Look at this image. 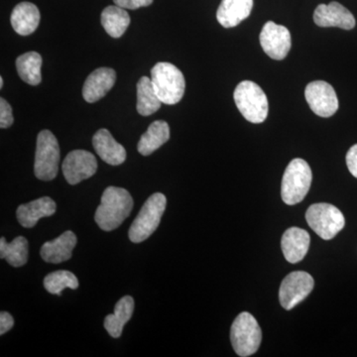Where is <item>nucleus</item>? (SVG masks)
<instances>
[{
  "label": "nucleus",
  "mask_w": 357,
  "mask_h": 357,
  "mask_svg": "<svg viewBox=\"0 0 357 357\" xmlns=\"http://www.w3.org/2000/svg\"><path fill=\"white\" fill-rule=\"evenodd\" d=\"M133 199L128 190L110 185L105 190L96 208L95 220L100 229L112 231L119 229L130 215Z\"/></svg>",
  "instance_id": "f257e3e1"
},
{
  "label": "nucleus",
  "mask_w": 357,
  "mask_h": 357,
  "mask_svg": "<svg viewBox=\"0 0 357 357\" xmlns=\"http://www.w3.org/2000/svg\"><path fill=\"white\" fill-rule=\"evenodd\" d=\"M151 81L157 96L164 105H174L184 96V75L171 63H158L152 68Z\"/></svg>",
  "instance_id": "f03ea898"
},
{
  "label": "nucleus",
  "mask_w": 357,
  "mask_h": 357,
  "mask_svg": "<svg viewBox=\"0 0 357 357\" xmlns=\"http://www.w3.org/2000/svg\"><path fill=\"white\" fill-rule=\"evenodd\" d=\"M166 206V197L161 192H155L147 199L129 229L128 237L131 243H143L156 231Z\"/></svg>",
  "instance_id": "7ed1b4c3"
},
{
  "label": "nucleus",
  "mask_w": 357,
  "mask_h": 357,
  "mask_svg": "<svg viewBox=\"0 0 357 357\" xmlns=\"http://www.w3.org/2000/svg\"><path fill=\"white\" fill-rule=\"evenodd\" d=\"M234 98L237 109L246 121L262 123L267 119L269 103L266 93L255 82L243 81L237 84Z\"/></svg>",
  "instance_id": "20e7f679"
},
{
  "label": "nucleus",
  "mask_w": 357,
  "mask_h": 357,
  "mask_svg": "<svg viewBox=\"0 0 357 357\" xmlns=\"http://www.w3.org/2000/svg\"><path fill=\"white\" fill-rule=\"evenodd\" d=\"M312 181L311 167L305 160L296 158L289 163L282 178L281 197L284 203H301L309 192Z\"/></svg>",
  "instance_id": "39448f33"
},
{
  "label": "nucleus",
  "mask_w": 357,
  "mask_h": 357,
  "mask_svg": "<svg viewBox=\"0 0 357 357\" xmlns=\"http://www.w3.org/2000/svg\"><path fill=\"white\" fill-rule=\"evenodd\" d=\"M261 340V328L255 317L248 312L239 314L230 330V340L237 356H252L259 349Z\"/></svg>",
  "instance_id": "423d86ee"
},
{
  "label": "nucleus",
  "mask_w": 357,
  "mask_h": 357,
  "mask_svg": "<svg viewBox=\"0 0 357 357\" xmlns=\"http://www.w3.org/2000/svg\"><path fill=\"white\" fill-rule=\"evenodd\" d=\"M61 152L57 138L51 131L42 130L37 137L34 174L39 180L52 181L58 175Z\"/></svg>",
  "instance_id": "0eeeda50"
},
{
  "label": "nucleus",
  "mask_w": 357,
  "mask_h": 357,
  "mask_svg": "<svg viewBox=\"0 0 357 357\" xmlns=\"http://www.w3.org/2000/svg\"><path fill=\"white\" fill-rule=\"evenodd\" d=\"M306 220L310 227L325 241L333 239L345 225L342 211L331 204H312L307 210Z\"/></svg>",
  "instance_id": "6e6552de"
},
{
  "label": "nucleus",
  "mask_w": 357,
  "mask_h": 357,
  "mask_svg": "<svg viewBox=\"0 0 357 357\" xmlns=\"http://www.w3.org/2000/svg\"><path fill=\"white\" fill-rule=\"evenodd\" d=\"M314 278L304 271H296L288 274L282 281L279 300L284 309L292 310L303 302L314 289Z\"/></svg>",
  "instance_id": "1a4fd4ad"
},
{
  "label": "nucleus",
  "mask_w": 357,
  "mask_h": 357,
  "mask_svg": "<svg viewBox=\"0 0 357 357\" xmlns=\"http://www.w3.org/2000/svg\"><path fill=\"white\" fill-rule=\"evenodd\" d=\"M260 45L263 51L273 60L281 61L287 57L292 47L291 33L285 26L268 21L260 33Z\"/></svg>",
  "instance_id": "9d476101"
},
{
  "label": "nucleus",
  "mask_w": 357,
  "mask_h": 357,
  "mask_svg": "<svg viewBox=\"0 0 357 357\" xmlns=\"http://www.w3.org/2000/svg\"><path fill=\"white\" fill-rule=\"evenodd\" d=\"M305 98L312 112L321 117L333 116L340 107L335 89L325 81H314L307 84Z\"/></svg>",
  "instance_id": "9b49d317"
},
{
  "label": "nucleus",
  "mask_w": 357,
  "mask_h": 357,
  "mask_svg": "<svg viewBox=\"0 0 357 357\" xmlns=\"http://www.w3.org/2000/svg\"><path fill=\"white\" fill-rule=\"evenodd\" d=\"M98 170L95 155L86 150H74L66 157L62 171L66 181L70 185H77L86 178L93 177Z\"/></svg>",
  "instance_id": "f8f14e48"
},
{
  "label": "nucleus",
  "mask_w": 357,
  "mask_h": 357,
  "mask_svg": "<svg viewBox=\"0 0 357 357\" xmlns=\"http://www.w3.org/2000/svg\"><path fill=\"white\" fill-rule=\"evenodd\" d=\"M314 21L319 27H337L344 30L354 29L356 23L354 14L337 1L319 4L314 10Z\"/></svg>",
  "instance_id": "ddd939ff"
},
{
  "label": "nucleus",
  "mask_w": 357,
  "mask_h": 357,
  "mask_svg": "<svg viewBox=\"0 0 357 357\" xmlns=\"http://www.w3.org/2000/svg\"><path fill=\"white\" fill-rule=\"evenodd\" d=\"M116 81L115 70L110 68H100L93 70L84 82L83 96L89 103L102 100L103 96L114 88Z\"/></svg>",
  "instance_id": "4468645a"
},
{
  "label": "nucleus",
  "mask_w": 357,
  "mask_h": 357,
  "mask_svg": "<svg viewBox=\"0 0 357 357\" xmlns=\"http://www.w3.org/2000/svg\"><path fill=\"white\" fill-rule=\"evenodd\" d=\"M93 145L96 153L105 163L119 166L126 162V148L114 139L107 129L102 128L96 131L93 137Z\"/></svg>",
  "instance_id": "2eb2a0df"
},
{
  "label": "nucleus",
  "mask_w": 357,
  "mask_h": 357,
  "mask_svg": "<svg viewBox=\"0 0 357 357\" xmlns=\"http://www.w3.org/2000/svg\"><path fill=\"white\" fill-rule=\"evenodd\" d=\"M77 241L76 234L70 230H67L57 238L47 241L42 245L40 250L42 259L53 264L68 261L72 257Z\"/></svg>",
  "instance_id": "dca6fc26"
},
{
  "label": "nucleus",
  "mask_w": 357,
  "mask_h": 357,
  "mask_svg": "<svg viewBox=\"0 0 357 357\" xmlns=\"http://www.w3.org/2000/svg\"><path fill=\"white\" fill-rule=\"evenodd\" d=\"M57 210L55 201L49 197H42L30 203L23 204L18 206L16 215L18 222L26 229L35 227L40 218L52 217Z\"/></svg>",
  "instance_id": "f3484780"
},
{
  "label": "nucleus",
  "mask_w": 357,
  "mask_h": 357,
  "mask_svg": "<svg viewBox=\"0 0 357 357\" xmlns=\"http://www.w3.org/2000/svg\"><path fill=\"white\" fill-rule=\"evenodd\" d=\"M311 237L306 230L291 227L284 232L281 246L283 255L288 262L295 264L302 261L307 255Z\"/></svg>",
  "instance_id": "a211bd4d"
},
{
  "label": "nucleus",
  "mask_w": 357,
  "mask_h": 357,
  "mask_svg": "<svg viewBox=\"0 0 357 357\" xmlns=\"http://www.w3.org/2000/svg\"><path fill=\"white\" fill-rule=\"evenodd\" d=\"M253 0H222L217 20L225 28L236 27L250 15Z\"/></svg>",
  "instance_id": "6ab92c4d"
},
{
  "label": "nucleus",
  "mask_w": 357,
  "mask_h": 357,
  "mask_svg": "<svg viewBox=\"0 0 357 357\" xmlns=\"http://www.w3.org/2000/svg\"><path fill=\"white\" fill-rule=\"evenodd\" d=\"M11 25L21 36H28L36 31L40 23L38 7L31 2H21L11 13Z\"/></svg>",
  "instance_id": "aec40b11"
},
{
  "label": "nucleus",
  "mask_w": 357,
  "mask_h": 357,
  "mask_svg": "<svg viewBox=\"0 0 357 357\" xmlns=\"http://www.w3.org/2000/svg\"><path fill=\"white\" fill-rule=\"evenodd\" d=\"M170 139V128L166 121H157L150 124L146 132L138 142V152L143 156H149Z\"/></svg>",
  "instance_id": "412c9836"
},
{
  "label": "nucleus",
  "mask_w": 357,
  "mask_h": 357,
  "mask_svg": "<svg viewBox=\"0 0 357 357\" xmlns=\"http://www.w3.org/2000/svg\"><path fill=\"white\" fill-rule=\"evenodd\" d=\"M134 300L130 296H124L115 304L114 312L105 317V328L110 337H121L124 326L132 318Z\"/></svg>",
  "instance_id": "4be33fe9"
},
{
  "label": "nucleus",
  "mask_w": 357,
  "mask_h": 357,
  "mask_svg": "<svg viewBox=\"0 0 357 357\" xmlns=\"http://www.w3.org/2000/svg\"><path fill=\"white\" fill-rule=\"evenodd\" d=\"M29 244L23 236H17L7 243L6 237L0 238V258L6 259L8 264L13 267H21L28 261Z\"/></svg>",
  "instance_id": "5701e85b"
},
{
  "label": "nucleus",
  "mask_w": 357,
  "mask_h": 357,
  "mask_svg": "<svg viewBox=\"0 0 357 357\" xmlns=\"http://www.w3.org/2000/svg\"><path fill=\"white\" fill-rule=\"evenodd\" d=\"M162 102L160 100L156 91H155L151 79L142 77L137 83V109L138 114L143 116L158 112L161 107Z\"/></svg>",
  "instance_id": "b1692460"
},
{
  "label": "nucleus",
  "mask_w": 357,
  "mask_h": 357,
  "mask_svg": "<svg viewBox=\"0 0 357 357\" xmlns=\"http://www.w3.org/2000/svg\"><path fill=\"white\" fill-rule=\"evenodd\" d=\"M102 24L112 38H119L130 24V16L121 7L107 6L102 13Z\"/></svg>",
  "instance_id": "393cba45"
},
{
  "label": "nucleus",
  "mask_w": 357,
  "mask_h": 357,
  "mask_svg": "<svg viewBox=\"0 0 357 357\" xmlns=\"http://www.w3.org/2000/svg\"><path fill=\"white\" fill-rule=\"evenodd\" d=\"M41 55L37 52H28L20 56L16 60L18 75L25 83L31 86H38L42 81Z\"/></svg>",
  "instance_id": "a878e982"
},
{
  "label": "nucleus",
  "mask_w": 357,
  "mask_h": 357,
  "mask_svg": "<svg viewBox=\"0 0 357 357\" xmlns=\"http://www.w3.org/2000/svg\"><path fill=\"white\" fill-rule=\"evenodd\" d=\"M43 284L45 289L49 293L58 296H61L66 288H70L72 290L79 288V280L76 275L67 270H59L47 275L44 278Z\"/></svg>",
  "instance_id": "bb28decb"
},
{
  "label": "nucleus",
  "mask_w": 357,
  "mask_h": 357,
  "mask_svg": "<svg viewBox=\"0 0 357 357\" xmlns=\"http://www.w3.org/2000/svg\"><path fill=\"white\" fill-rule=\"evenodd\" d=\"M13 124V109L3 98H0V128H10Z\"/></svg>",
  "instance_id": "cd10ccee"
},
{
  "label": "nucleus",
  "mask_w": 357,
  "mask_h": 357,
  "mask_svg": "<svg viewBox=\"0 0 357 357\" xmlns=\"http://www.w3.org/2000/svg\"><path fill=\"white\" fill-rule=\"evenodd\" d=\"M115 6L124 9H138L140 7L149 6L153 0H114Z\"/></svg>",
  "instance_id": "c85d7f7f"
},
{
  "label": "nucleus",
  "mask_w": 357,
  "mask_h": 357,
  "mask_svg": "<svg viewBox=\"0 0 357 357\" xmlns=\"http://www.w3.org/2000/svg\"><path fill=\"white\" fill-rule=\"evenodd\" d=\"M347 165L351 175L357 178V144L354 145L347 152Z\"/></svg>",
  "instance_id": "c756f323"
},
{
  "label": "nucleus",
  "mask_w": 357,
  "mask_h": 357,
  "mask_svg": "<svg viewBox=\"0 0 357 357\" xmlns=\"http://www.w3.org/2000/svg\"><path fill=\"white\" fill-rule=\"evenodd\" d=\"M14 326V319L9 312H0V335L9 332Z\"/></svg>",
  "instance_id": "7c9ffc66"
},
{
  "label": "nucleus",
  "mask_w": 357,
  "mask_h": 357,
  "mask_svg": "<svg viewBox=\"0 0 357 357\" xmlns=\"http://www.w3.org/2000/svg\"><path fill=\"white\" fill-rule=\"evenodd\" d=\"M3 83H4L3 79H2V77H0V89L3 88Z\"/></svg>",
  "instance_id": "2f4dec72"
}]
</instances>
